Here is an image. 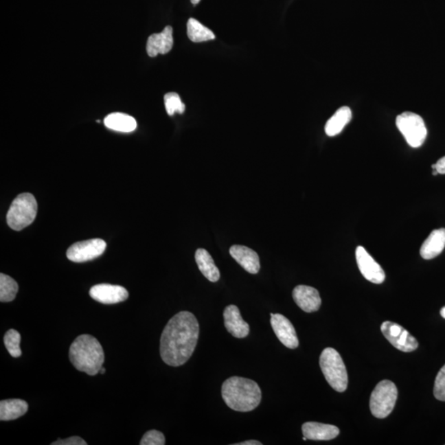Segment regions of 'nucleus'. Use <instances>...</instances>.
<instances>
[{
    "instance_id": "f257e3e1",
    "label": "nucleus",
    "mask_w": 445,
    "mask_h": 445,
    "mask_svg": "<svg viewBox=\"0 0 445 445\" xmlns=\"http://www.w3.org/2000/svg\"><path fill=\"white\" fill-rule=\"evenodd\" d=\"M199 333V323L193 313L183 311L173 316L160 339V354L165 364L172 367L185 364L195 352Z\"/></svg>"
},
{
    "instance_id": "f03ea898",
    "label": "nucleus",
    "mask_w": 445,
    "mask_h": 445,
    "mask_svg": "<svg viewBox=\"0 0 445 445\" xmlns=\"http://www.w3.org/2000/svg\"><path fill=\"white\" fill-rule=\"evenodd\" d=\"M222 398L230 409L247 412L255 409L262 401V390L251 379L233 376L223 383Z\"/></svg>"
},
{
    "instance_id": "7ed1b4c3",
    "label": "nucleus",
    "mask_w": 445,
    "mask_h": 445,
    "mask_svg": "<svg viewBox=\"0 0 445 445\" xmlns=\"http://www.w3.org/2000/svg\"><path fill=\"white\" fill-rule=\"evenodd\" d=\"M69 360L76 369L94 376L104 363V352L96 338L84 334L78 336L69 348Z\"/></svg>"
},
{
    "instance_id": "20e7f679",
    "label": "nucleus",
    "mask_w": 445,
    "mask_h": 445,
    "mask_svg": "<svg viewBox=\"0 0 445 445\" xmlns=\"http://www.w3.org/2000/svg\"><path fill=\"white\" fill-rule=\"evenodd\" d=\"M319 364L326 380L334 390L342 393L347 389V371L340 354L335 349H324L321 354Z\"/></svg>"
},
{
    "instance_id": "39448f33",
    "label": "nucleus",
    "mask_w": 445,
    "mask_h": 445,
    "mask_svg": "<svg viewBox=\"0 0 445 445\" xmlns=\"http://www.w3.org/2000/svg\"><path fill=\"white\" fill-rule=\"evenodd\" d=\"M37 214V202L30 193L20 194L16 196L7 214L8 225L12 229L20 231L35 220Z\"/></svg>"
},
{
    "instance_id": "423d86ee",
    "label": "nucleus",
    "mask_w": 445,
    "mask_h": 445,
    "mask_svg": "<svg viewBox=\"0 0 445 445\" xmlns=\"http://www.w3.org/2000/svg\"><path fill=\"white\" fill-rule=\"evenodd\" d=\"M398 398V389L394 383L383 380L378 383L371 393L369 407L375 418H386L391 414Z\"/></svg>"
},
{
    "instance_id": "0eeeda50",
    "label": "nucleus",
    "mask_w": 445,
    "mask_h": 445,
    "mask_svg": "<svg viewBox=\"0 0 445 445\" xmlns=\"http://www.w3.org/2000/svg\"><path fill=\"white\" fill-rule=\"evenodd\" d=\"M396 125L412 148L422 146L426 139V126L422 117L418 114L409 111L403 113L396 119Z\"/></svg>"
},
{
    "instance_id": "6e6552de",
    "label": "nucleus",
    "mask_w": 445,
    "mask_h": 445,
    "mask_svg": "<svg viewBox=\"0 0 445 445\" xmlns=\"http://www.w3.org/2000/svg\"><path fill=\"white\" fill-rule=\"evenodd\" d=\"M106 247V243L102 239H90L74 243L66 254L69 261L77 263L86 262L100 257L104 253Z\"/></svg>"
},
{
    "instance_id": "1a4fd4ad",
    "label": "nucleus",
    "mask_w": 445,
    "mask_h": 445,
    "mask_svg": "<svg viewBox=\"0 0 445 445\" xmlns=\"http://www.w3.org/2000/svg\"><path fill=\"white\" fill-rule=\"evenodd\" d=\"M381 331L386 339L401 352H411L418 347L415 338L398 323L385 321L381 326Z\"/></svg>"
},
{
    "instance_id": "9d476101",
    "label": "nucleus",
    "mask_w": 445,
    "mask_h": 445,
    "mask_svg": "<svg viewBox=\"0 0 445 445\" xmlns=\"http://www.w3.org/2000/svg\"><path fill=\"white\" fill-rule=\"evenodd\" d=\"M356 258L358 269L364 277L374 284H382L385 279L383 268L367 253L364 247H357Z\"/></svg>"
},
{
    "instance_id": "9b49d317",
    "label": "nucleus",
    "mask_w": 445,
    "mask_h": 445,
    "mask_svg": "<svg viewBox=\"0 0 445 445\" xmlns=\"http://www.w3.org/2000/svg\"><path fill=\"white\" fill-rule=\"evenodd\" d=\"M271 324L279 341L287 348L296 349L299 346V339L294 326L286 317L279 313H271Z\"/></svg>"
},
{
    "instance_id": "f8f14e48",
    "label": "nucleus",
    "mask_w": 445,
    "mask_h": 445,
    "mask_svg": "<svg viewBox=\"0 0 445 445\" xmlns=\"http://www.w3.org/2000/svg\"><path fill=\"white\" fill-rule=\"evenodd\" d=\"M89 295L97 302L115 304L124 302L129 297L126 288L110 284H99L91 288Z\"/></svg>"
},
{
    "instance_id": "ddd939ff",
    "label": "nucleus",
    "mask_w": 445,
    "mask_h": 445,
    "mask_svg": "<svg viewBox=\"0 0 445 445\" xmlns=\"http://www.w3.org/2000/svg\"><path fill=\"white\" fill-rule=\"evenodd\" d=\"M293 299L296 304L306 312L319 310L321 304L319 292L311 286H296L293 290Z\"/></svg>"
},
{
    "instance_id": "4468645a",
    "label": "nucleus",
    "mask_w": 445,
    "mask_h": 445,
    "mask_svg": "<svg viewBox=\"0 0 445 445\" xmlns=\"http://www.w3.org/2000/svg\"><path fill=\"white\" fill-rule=\"evenodd\" d=\"M225 326L231 335L236 338H245L249 335V323L242 319L236 305H229L224 311Z\"/></svg>"
},
{
    "instance_id": "2eb2a0df",
    "label": "nucleus",
    "mask_w": 445,
    "mask_h": 445,
    "mask_svg": "<svg viewBox=\"0 0 445 445\" xmlns=\"http://www.w3.org/2000/svg\"><path fill=\"white\" fill-rule=\"evenodd\" d=\"M229 253L243 269L251 274H258L260 265L259 255L249 247L242 245H233L230 247Z\"/></svg>"
},
{
    "instance_id": "dca6fc26",
    "label": "nucleus",
    "mask_w": 445,
    "mask_h": 445,
    "mask_svg": "<svg viewBox=\"0 0 445 445\" xmlns=\"http://www.w3.org/2000/svg\"><path fill=\"white\" fill-rule=\"evenodd\" d=\"M173 45L172 27L167 26L162 32L155 33L148 37L146 45L148 55L150 57H156L162 54L168 53L171 51Z\"/></svg>"
},
{
    "instance_id": "f3484780",
    "label": "nucleus",
    "mask_w": 445,
    "mask_h": 445,
    "mask_svg": "<svg viewBox=\"0 0 445 445\" xmlns=\"http://www.w3.org/2000/svg\"><path fill=\"white\" fill-rule=\"evenodd\" d=\"M304 436L310 440H331L336 438L340 431L335 426L319 422H306L303 424Z\"/></svg>"
},
{
    "instance_id": "a211bd4d",
    "label": "nucleus",
    "mask_w": 445,
    "mask_h": 445,
    "mask_svg": "<svg viewBox=\"0 0 445 445\" xmlns=\"http://www.w3.org/2000/svg\"><path fill=\"white\" fill-rule=\"evenodd\" d=\"M445 247V229L432 231L420 247V253L424 259L431 260L438 257Z\"/></svg>"
},
{
    "instance_id": "6ab92c4d",
    "label": "nucleus",
    "mask_w": 445,
    "mask_h": 445,
    "mask_svg": "<svg viewBox=\"0 0 445 445\" xmlns=\"http://www.w3.org/2000/svg\"><path fill=\"white\" fill-rule=\"evenodd\" d=\"M195 258L199 270L206 279L210 282H217L220 279V271L207 251L204 249H197Z\"/></svg>"
},
{
    "instance_id": "aec40b11",
    "label": "nucleus",
    "mask_w": 445,
    "mask_h": 445,
    "mask_svg": "<svg viewBox=\"0 0 445 445\" xmlns=\"http://www.w3.org/2000/svg\"><path fill=\"white\" fill-rule=\"evenodd\" d=\"M28 404L21 399L3 400L0 402V420H14L27 413Z\"/></svg>"
},
{
    "instance_id": "412c9836",
    "label": "nucleus",
    "mask_w": 445,
    "mask_h": 445,
    "mask_svg": "<svg viewBox=\"0 0 445 445\" xmlns=\"http://www.w3.org/2000/svg\"><path fill=\"white\" fill-rule=\"evenodd\" d=\"M352 111L348 106H342L326 124L325 132L330 137L339 135L352 119Z\"/></svg>"
},
{
    "instance_id": "4be33fe9",
    "label": "nucleus",
    "mask_w": 445,
    "mask_h": 445,
    "mask_svg": "<svg viewBox=\"0 0 445 445\" xmlns=\"http://www.w3.org/2000/svg\"><path fill=\"white\" fill-rule=\"evenodd\" d=\"M104 125L110 130L129 133L137 127L134 117L124 113H111L104 119Z\"/></svg>"
},
{
    "instance_id": "5701e85b",
    "label": "nucleus",
    "mask_w": 445,
    "mask_h": 445,
    "mask_svg": "<svg viewBox=\"0 0 445 445\" xmlns=\"http://www.w3.org/2000/svg\"><path fill=\"white\" fill-rule=\"evenodd\" d=\"M187 36L193 43H204V41L216 39V35L213 32L195 19L188 20Z\"/></svg>"
},
{
    "instance_id": "b1692460",
    "label": "nucleus",
    "mask_w": 445,
    "mask_h": 445,
    "mask_svg": "<svg viewBox=\"0 0 445 445\" xmlns=\"http://www.w3.org/2000/svg\"><path fill=\"white\" fill-rule=\"evenodd\" d=\"M19 291V284L14 279L5 274H0V301L2 303L11 302Z\"/></svg>"
},
{
    "instance_id": "393cba45",
    "label": "nucleus",
    "mask_w": 445,
    "mask_h": 445,
    "mask_svg": "<svg viewBox=\"0 0 445 445\" xmlns=\"http://www.w3.org/2000/svg\"><path fill=\"white\" fill-rule=\"evenodd\" d=\"M4 345L14 358H18L22 356V350L20 348L21 335L18 331L14 329L8 330L3 338Z\"/></svg>"
},
{
    "instance_id": "a878e982",
    "label": "nucleus",
    "mask_w": 445,
    "mask_h": 445,
    "mask_svg": "<svg viewBox=\"0 0 445 445\" xmlns=\"http://www.w3.org/2000/svg\"><path fill=\"white\" fill-rule=\"evenodd\" d=\"M165 109L169 115L175 113L183 114L185 111V105L181 102L179 95L176 93H169L164 96Z\"/></svg>"
},
{
    "instance_id": "bb28decb",
    "label": "nucleus",
    "mask_w": 445,
    "mask_h": 445,
    "mask_svg": "<svg viewBox=\"0 0 445 445\" xmlns=\"http://www.w3.org/2000/svg\"><path fill=\"white\" fill-rule=\"evenodd\" d=\"M434 395L439 401L445 402V365L437 374L435 381Z\"/></svg>"
},
{
    "instance_id": "cd10ccee",
    "label": "nucleus",
    "mask_w": 445,
    "mask_h": 445,
    "mask_svg": "<svg viewBox=\"0 0 445 445\" xmlns=\"http://www.w3.org/2000/svg\"><path fill=\"white\" fill-rule=\"evenodd\" d=\"M140 445H164L165 437L162 432L156 430L148 431L144 434Z\"/></svg>"
},
{
    "instance_id": "c85d7f7f",
    "label": "nucleus",
    "mask_w": 445,
    "mask_h": 445,
    "mask_svg": "<svg viewBox=\"0 0 445 445\" xmlns=\"http://www.w3.org/2000/svg\"><path fill=\"white\" fill-rule=\"evenodd\" d=\"M52 445H86L84 440L78 436L69 437L65 440H58L56 442L52 444Z\"/></svg>"
},
{
    "instance_id": "c756f323",
    "label": "nucleus",
    "mask_w": 445,
    "mask_h": 445,
    "mask_svg": "<svg viewBox=\"0 0 445 445\" xmlns=\"http://www.w3.org/2000/svg\"><path fill=\"white\" fill-rule=\"evenodd\" d=\"M435 165V169L438 171L439 174H445V156L442 159H440Z\"/></svg>"
},
{
    "instance_id": "7c9ffc66",
    "label": "nucleus",
    "mask_w": 445,
    "mask_h": 445,
    "mask_svg": "<svg viewBox=\"0 0 445 445\" xmlns=\"http://www.w3.org/2000/svg\"><path fill=\"white\" fill-rule=\"evenodd\" d=\"M233 445H262V442H259L258 440H247L244 442L233 444Z\"/></svg>"
},
{
    "instance_id": "2f4dec72",
    "label": "nucleus",
    "mask_w": 445,
    "mask_h": 445,
    "mask_svg": "<svg viewBox=\"0 0 445 445\" xmlns=\"http://www.w3.org/2000/svg\"><path fill=\"white\" fill-rule=\"evenodd\" d=\"M440 315L445 319V307L441 308Z\"/></svg>"
},
{
    "instance_id": "473e14b6",
    "label": "nucleus",
    "mask_w": 445,
    "mask_h": 445,
    "mask_svg": "<svg viewBox=\"0 0 445 445\" xmlns=\"http://www.w3.org/2000/svg\"><path fill=\"white\" fill-rule=\"evenodd\" d=\"M438 174H439L438 171H437L436 169H433L432 175L433 176H437Z\"/></svg>"
},
{
    "instance_id": "72a5a7b5",
    "label": "nucleus",
    "mask_w": 445,
    "mask_h": 445,
    "mask_svg": "<svg viewBox=\"0 0 445 445\" xmlns=\"http://www.w3.org/2000/svg\"><path fill=\"white\" fill-rule=\"evenodd\" d=\"M193 5H196L197 3H199L201 0H191Z\"/></svg>"
},
{
    "instance_id": "f704fd0d",
    "label": "nucleus",
    "mask_w": 445,
    "mask_h": 445,
    "mask_svg": "<svg viewBox=\"0 0 445 445\" xmlns=\"http://www.w3.org/2000/svg\"><path fill=\"white\" fill-rule=\"evenodd\" d=\"M99 373H100L102 374H105L106 373V369L105 368H102L101 370H100V372H99Z\"/></svg>"
}]
</instances>
